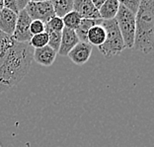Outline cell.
I'll return each mask as SVG.
<instances>
[{
    "label": "cell",
    "instance_id": "obj_17",
    "mask_svg": "<svg viewBox=\"0 0 154 147\" xmlns=\"http://www.w3.org/2000/svg\"><path fill=\"white\" fill-rule=\"evenodd\" d=\"M45 32L48 34V45L51 47L55 52L57 54L59 50V45H60V41H61V32H54V31L45 29Z\"/></svg>",
    "mask_w": 154,
    "mask_h": 147
},
{
    "label": "cell",
    "instance_id": "obj_5",
    "mask_svg": "<svg viewBox=\"0 0 154 147\" xmlns=\"http://www.w3.org/2000/svg\"><path fill=\"white\" fill-rule=\"evenodd\" d=\"M25 11L33 20H38L45 24L55 16L51 1H28Z\"/></svg>",
    "mask_w": 154,
    "mask_h": 147
},
{
    "label": "cell",
    "instance_id": "obj_13",
    "mask_svg": "<svg viewBox=\"0 0 154 147\" xmlns=\"http://www.w3.org/2000/svg\"><path fill=\"white\" fill-rule=\"evenodd\" d=\"M106 41V31L102 25H96L92 27L87 33V43L91 45L101 47Z\"/></svg>",
    "mask_w": 154,
    "mask_h": 147
},
{
    "label": "cell",
    "instance_id": "obj_22",
    "mask_svg": "<svg viewBox=\"0 0 154 147\" xmlns=\"http://www.w3.org/2000/svg\"><path fill=\"white\" fill-rule=\"evenodd\" d=\"M120 3L125 6L128 11H131L134 15H136V13L138 11L139 8V4H140V1L139 0H128V1H120Z\"/></svg>",
    "mask_w": 154,
    "mask_h": 147
},
{
    "label": "cell",
    "instance_id": "obj_8",
    "mask_svg": "<svg viewBox=\"0 0 154 147\" xmlns=\"http://www.w3.org/2000/svg\"><path fill=\"white\" fill-rule=\"evenodd\" d=\"M73 11L78 13L82 19L102 20L100 18L99 11L94 7L91 0H74Z\"/></svg>",
    "mask_w": 154,
    "mask_h": 147
},
{
    "label": "cell",
    "instance_id": "obj_9",
    "mask_svg": "<svg viewBox=\"0 0 154 147\" xmlns=\"http://www.w3.org/2000/svg\"><path fill=\"white\" fill-rule=\"evenodd\" d=\"M78 43L79 40L76 36L75 31L64 28L61 32V41L57 54L61 57H67L72 48Z\"/></svg>",
    "mask_w": 154,
    "mask_h": 147
},
{
    "label": "cell",
    "instance_id": "obj_20",
    "mask_svg": "<svg viewBox=\"0 0 154 147\" xmlns=\"http://www.w3.org/2000/svg\"><path fill=\"white\" fill-rule=\"evenodd\" d=\"M45 29L54 31V32H62V30L64 29V25H63V21L61 18L57 16H54L52 18L45 24Z\"/></svg>",
    "mask_w": 154,
    "mask_h": 147
},
{
    "label": "cell",
    "instance_id": "obj_21",
    "mask_svg": "<svg viewBox=\"0 0 154 147\" xmlns=\"http://www.w3.org/2000/svg\"><path fill=\"white\" fill-rule=\"evenodd\" d=\"M45 25L44 22L38 20H33L31 22L30 25V33L32 36H35V35H38L45 32Z\"/></svg>",
    "mask_w": 154,
    "mask_h": 147
},
{
    "label": "cell",
    "instance_id": "obj_4",
    "mask_svg": "<svg viewBox=\"0 0 154 147\" xmlns=\"http://www.w3.org/2000/svg\"><path fill=\"white\" fill-rule=\"evenodd\" d=\"M115 20L124 40L125 48H132L135 34V15L120 3L119 11Z\"/></svg>",
    "mask_w": 154,
    "mask_h": 147
},
{
    "label": "cell",
    "instance_id": "obj_23",
    "mask_svg": "<svg viewBox=\"0 0 154 147\" xmlns=\"http://www.w3.org/2000/svg\"><path fill=\"white\" fill-rule=\"evenodd\" d=\"M91 1H92L94 7H95L98 11H99V9L102 7V5L105 3V0H91Z\"/></svg>",
    "mask_w": 154,
    "mask_h": 147
},
{
    "label": "cell",
    "instance_id": "obj_18",
    "mask_svg": "<svg viewBox=\"0 0 154 147\" xmlns=\"http://www.w3.org/2000/svg\"><path fill=\"white\" fill-rule=\"evenodd\" d=\"M27 4V0H4L3 1V5H4L5 8L11 10L12 12L17 14V15L25 9Z\"/></svg>",
    "mask_w": 154,
    "mask_h": 147
},
{
    "label": "cell",
    "instance_id": "obj_10",
    "mask_svg": "<svg viewBox=\"0 0 154 147\" xmlns=\"http://www.w3.org/2000/svg\"><path fill=\"white\" fill-rule=\"evenodd\" d=\"M17 18H18L17 14L4 7L0 11V32L12 37L17 23Z\"/></svg>",
    "mask_w": 154,
    "mask_h": 147
},
{
    "label": "cell",
    "instance_id": "obj_19",
    "mask_svg": "<svg viewBox=\"0 0 154 147\" xmlns=\"http://www.w3.org/2000/svg\"><path fill=\"white\" fill-rule=\"evenodd\" d=\"M48 34L44 32L42 34H38V35H35L29 41V44L32 47L34 50L36 48H42L48 45Z\"/></svg>",
    "mask_w": 154,
    "mask_h": 147
},
{
    "label": "cell",
    "instance_id": "obj_3",
    "mask_svg": "<svg viewBox=\"0 0 154 147\" xmlns=\"http://www.w3.org/2000/svg\"><path fill=\"white\" fill-rule=\"evenodd\" d=\"M101 25L106 31V41L101 47H98L100 52L106 58L122 54L125 47L116 20H103Z\"/></svg>",
    "mask_w": 154,
    "mask_h": 147
},
{
    "label": "cell",
    "instance_id": "obj_7",
    "mask_svg": "<svg viewBox=\"0 0 154 147\" xmlns=\"http://www.w3.org/2000/svg\"><path fill=\"white\" fill-rule=\"evenodd\" d=\"M92 51H93V47L90 44L79 41L72 48L67 57L71 59L73 63H75L77 65H83L89 60L91 54H92Z\"/></svg>",
    "mask_w": 154,
    "mask_h": 147
},
{
    "label": "cell",
    "instance_id": "obj_14",
    "mask_svg": "<svg viewBox=\"0 0 154 147\" xmlns=\"http://www.w3.org/2000/svg\"><path fill=\"white\" fill-rule=\"evenodd\" d=\"M103 20H91V19H82L78 28L75 30V34L78 38L79 41L87 43V33L92 27L96 25H101Z\"/></svg>",
    "mask_w": 154,
    "mask_h": 147
},
{
    "label": "cell",
    "instance_id": "obj_24",
    "mask_svg": "<svg viewBox=\"0 0 154 147\" xmlns=\"http://www.w3.org/2000/svg\"><path fill=\"white\" fill-rule=\"evenodd\" d=\"M4 8V5H3V0H0V11Z\"/></svg>",
    "mask_w": 154,
    "mask_h": 147
},
{
    "label": "cell",
    "instance_id": "obj_6",
    "mask_svg": "<svg viewBox=\"0 0 154 147\" xmlns=\"http://www.w3.org/2000/svg\"><path fill=\"white\" fill-rule=\"evenodd\" d=\"M31 22H32V19L28 15V13L25 11V9L18 14L15 30H14L13 35H12V38L16 41L22 43V44L29 43L31 38L33 37L30 33Z\"/></svg>",
    "mask_w": 154,
    "mask_h": 147
},
{
    "label": "cell",
    "instance_id": "obj_15",
    "mask_svg": "<svg viewBox=\"0 0 154 147\" xmlns=\"http://www.w3.org/2000/svg\"><path fill=\"white\" fill-rule=\"evenodd\" d=\"M73 1L74 0H54L51 1L54 15L62 19L66 14L73 11Z\"/></svg>",
    "mask_w": 154,
    "mask_h": 147
},
{
    "label": "cell",
    "instance_id": "obj_2",
    "mask_svg": "<svg viewBox=\"0 0 154 147\" xmlns=\"http://www.w3.org/2000/svg\"><path fill=\"white\" fill-rule=\"evenodd\" d=\"M154 47V0H141L135 15L134 50L150 54Z\"/></svg>",
    "mask_w": 154,
    "mask_h": 147
},
{
    "label": "cell",
    "instance_id": "obj_25",
    "mask_svg": "<svg viewBox=\"0 0 154 147\" xmlns=\"http://www.w3.org/2000/svg\"><path fill=\"white\" fill-rule=\"evenodd\" d=\"M0 147H1V144H0Z\"/></svg>",
    "mask_w": 154,
    "mask_h": 147
},
{
    "label": "cell",
    "instance_id": "obj_16",
    "mask_svg": "<svg viewBox=\"0 0 154 147\" xmlns=\"http://www.w3.org/2000/svg\"><path fill=\"white\" fill-rule=\"evenodd\" d=\"M62 21H63L64 28L75 31L77 28H78V26L80 25V23H81L82 18L77 12L71 11L68 14H66L63 18H62Z\"/></svg>",
    "mask_w": 154,
    "mask_h": 147
},
{
    "label": "cell",
    "instance_id": "obj_12",
    "mask_svg": "<svg viewBox=\"0 0 154 147\" xmlns=\"http://www.w3.org/2000/svg\"><path fill=\"white\" fill-rule=\"evenodd\" d=\"M120 1L119 0H105V3L99 9V15L102 20H114L117 16Z\"/></svg>",
    "mask_w": 154,
    "mask_h": 147
},
{
    "label": "cell",
    "instance_id": "obj_11",
    "mask_svg": "<svg viewBox=\"0 0 154 147\" xmlns=\"http://www.w3.org/2000/svg\"><path fill=\"white\" fill-rule=\"evenodd\" d=\"M57 54L48 45L42 48H36L34 50L33 60H35L42 66H51L54 64V62L57 58Z\"/></svg>",
    "mask_w": 154,
    "mask_h": 147
},
{
    "label": "cell",
    "instance_id": "obj_1",
    "mask_svg": "<svg viewBox=\"0 0 154 147\" xmlns=\"http://www.w3.org/2000/svg\"><path fill=\"white\" fill-rule=\"evenodd\" d=\"M33 54L29 43H18L0 32V94L16 86L28 74Z\"/></svg>",
    "mask_w": 154,
    "mask_h": 147
}]
</instances>
